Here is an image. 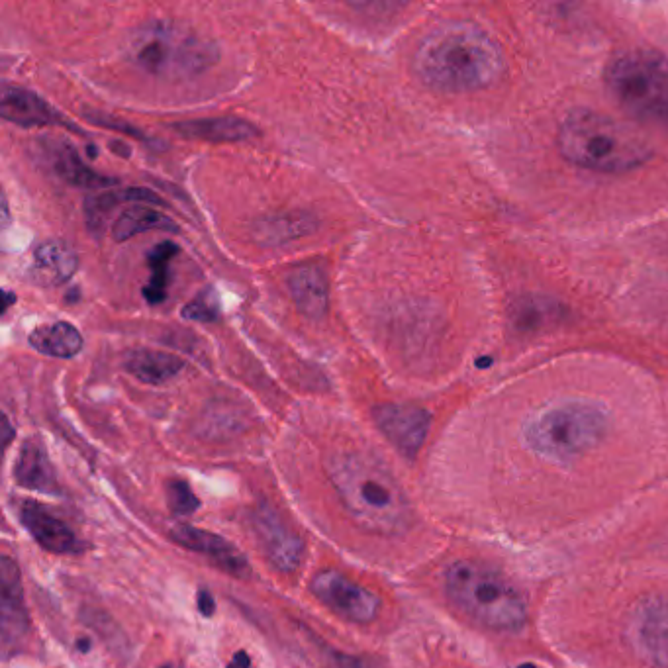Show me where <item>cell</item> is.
I'll return each instance as SVG.
<instances>
[{"label":"cell","instance_id":"4fadbf2b","mask_svg":"<svg viewBox=\"0 0 668 668\" xmlns=\"http://www.w3.org/2000/svg\"><path fill=\"white\" fill-rule=\"evenodd\" d=\"M171 537H173L175 543L183 545L185 549L204 555L210 563H214L224 573L238 576V578H245V576L251 574V567H249L245 555L239 551L238 547H234L228 539H224L216 533L198 529L194 525L179 524L173 527Z\"/></svg>","mask_w":668,"mask_h":668},{"label":"cell","instance_id":"52a82bcc","mask_svg":"<svg viewBox=\"0 0 668 668\" xmlns=\"http://www.w3.org/2000/svg\"><path fill=\"white\" fill-rule=\"evenodd\" d=\"M606 83L633 114L668 126V57L663 53L623 51L608 65Z\"/></svg>","mask_w":668,"mask_h":668},{"label":"cell","instance_id":"7c38bea8","mask_svg":"<svg viewBox=\"0 0 668 668\" xmlns=\"http://www.w3.org/2000/svg\"><path fill=\"white\" fill-rule=\"evenodd\" d=\"M0 116L6 122H12L22 128H42V126H65L75 134H83L75 124L65 120L48 100L34 91L6 85L0 95Z\"/></svg>","mask_w":668,"mask_h":668},{"label":"cell","instance_id":"30bf717a","mask_svg":"<svg viewBox=\"0 0 668 668\" xmlns=\"http://www.w3.org/2000/svg\"><path fill=\"white\" fill-rule=\"evenodd\" d=\"M373 418L382 435L406 459H414L418 455L430 430V414L424 408L408 404H381L373 410Z\"/></svg>","mask_w":668,"mask_h":668},{"label":"cell","instance_id":"83f0119b","mask_svg":"<svg viewBox=\"0 0 668 668\" xmlns=\"http://www.w3.org/2000/svg\"><path fill=\"white\" fill-rule=\"evenodd\" d=\"M167 502H169V508L175 516H191L200 506V500L196 498L189 482H185V480H171L169 482Z\"/></svg>","mask_w":668,"mask_h":668},{"label":"cell","instance_id":"484cf974","mask_svg":"<svg viewBox=\"0 0 668 668\" xmlns=\"http://www.w3.org/2000/svg\"><path fill=\"white\" fill-rule=\"evenodd\" d=\"M124 200V192L122 191H104L98 192L95 196H89L85 200V216H87V224L89 230L93 234H100L102 228L106 226V220L110 216V212Z\"/></svg>","mask_w":668,"mask_h":668},{"label":"cell","instance_id":"ac0fdd59","mask_svg":"<svg viewBox=\"0 0 668 668\" xmlns=\"http://www.w3.org/2000/svg\"><path fill=\"white\" fill-rule=\"evenodd\" d=\"M49 165L59 179H63L71 187L81 189H108L118 185L116 179L100 175L93 171L77 153V149L67 142H53L46 145Z\"/></svg>","mask_w":668,"mask_h":668},{"label":"cell","instance_id":"d6986e66","mask_svg":"<svg viewBox=\"0 0 668 668\" xmlns=\"http://www.w3.org/2000/svg\"><path fill=\"white\" fill-rule=\"evenodd\" d=\"M173 130L183 138L210 142V144H236L255 138L257 128L238 116H220V118H200L189 122L173 124Z\"/></svg>","mask_w":668,"mask_h":668},{"label":"cell","instance_id":"cb8c5ba5","mask_svg":"<svg viewBox=\"0 0 668 668\" xmlns=\"http://www.w3.org/2000/svg\"><path fill=\"white\" fill-rule=\"evenodd\" d=\"M149 230H159V232H179V226L159 212L157 208L145 206V204H136L126 208L114 222L112 226V238L116 241H128L136 238L138 234H144Z\"/></svg>","mask_w":668,"mask_h":668},{"label":"cell","instance_id":"8992f818","mask_svg":"<svg viewBox=\"0 0 668 668\" xmlns=\"http://www.w3.org/2000/svg\"><path fill=\"white\" fill-rule=\"evenodd\" d=\"M610 428L604 410L588 402L553 406L531 420L525 441L539 457L551 461H573L602 443Z\"/></svg>","mask_w":668,"mask_h":668},{"label":"cell","instance_id":"7402d4cb","mask_svg":"<svg viewBox=\"0 0 668 668\" xmlns=\"http://www.w3.org/2000/svg\"><path fill=\"white\" fill-rule=\"evenodd\" d=\"M30 345L48 357L55 359H71L83 349V335L69 322H53L46 326H38L30 337Z\"/></svg>","mask_w":668,"mask_h":668},{"label":"cell","instance_id":"7a4b0ae2","mask_svg":"<svg viewBox=\"0 0 668 668\" xmlns=\"http://www.w3.org/2000/svg\"><path fill=\"white\" fill-rule=\"evenodd\" d=\"M557 142L567 161L596 173H627L645 165L653 155L641 132L586 108L573 110L563 120Z\"/></svg>","mask_w":668,"mask_h":668},{"label":"cell","instance_id":"e575fe53","mask_svg":"<svg viewBox=\"0 0 668 668\" xmlns=\"http://www.w3.org/2000/svg\"><path fill=\"white\" fill-rule=\"evenodd\" d=\"M161 668H179V667H175V665H165V667H161Z\"/></svg>","mask_w":668,"mask_h":668},{"label":"cell","instance_id":"f1b7e54d","mask_svg":"<svg viewBox=\"0 0 668 668\" xmlns=\"http://www.w3.org/2000/svg\"><path fill=\"white\" fill-rule=\"evenodd\" d=\"M198 610H200V614L206 616V618L214 616L216 602H214V596H212L206 588H202V590L198 592Z\"/></svg>","mask_w":668,"mask_h":668},{"label":"cell","instance_id":"d4e9b609","mask_svg":"<svg viewBox=\"0 0 668 668\" xmlns=\"http://www.w3.org/2000/svg\"><path fill=\"white\" fill-rule=\"evenodd\" d=\"M177 253H179V247L169 239L157 243L149 251L147 263L151 269V279H149V285L144 287L145 300L149 304L165 302L167 287H169V265Z\"/></svg>","mask_w":668,"mask_h":668},{"label":"cell","instance_id":"836d02e7","mask_svg":"<svg viewBox=\"0 0 668 668\" xmlns=\"http://www.w3.org/2000/svg\"><path fill=\"white\" fill-rule=\"evenodd\" d=\"M79 647L83 649V653H87V651H89V641H81V643H79Z\"/></svg>","mask_w":668,"mask_h":668},{"label":"cell","instance_id":"5bb4252c","mask_svg":"<svg viewBox=\"0 0 668 668\" xmlns=\"http://www.w3.org/2000/svg\"><path fill=\"white\" fill-rule=\"evenodd\" d=\"M30 621L24 604V590L16 563L2 555L0 559V635L2 649L8 651L28 633Z\"/></svg>","mask_w":668,"mask_h":668},{"label":"cell","instance_id":"4316f807","mask_svg":"<svg viewBox=\"0 0 668 668\" xmlns=\"http://www.w3.org/2000/svg\"><path fill=\"white\" fill-rule=\"evenodd\" d=\"M183 316L192 322H216L220 318V304L216 292L212 288L202 290L183 308Z\"/></svg>","mask_w":668,"mask_h":668},{"label":"cell","instance_id":"9c48e42d","mask_svg":"<svg viewBox=\"0 0 668 668\" xmlns=\"http://www.w3.org/2000/svg\"><path fill=\"white\" fill-rule=\"evenodd\" d=\"M251 524L263 553L281 573H294L302 565L304 543L277 510L269 504L257 506L251 512Z\"/></svg>","mask_w":668,"mask_h":668},{"label":"cell","instance_id":"d590c367","mask_svg":"<svg viewBox=\"0 0 668 668\" xmlns=\"http://www.w3.org/2000/svg\"><path fill=\"white\" fill-rule=\"evenodd\" d=\"M520 668H537V667H533V665H524V667H520Z\"/></svg>","mask_w":668,"mask_h":668},{"label":"cell","instance_id":"f546056e","mask_svg":"<svg viewBox=\"0 0 668 668\" xmlns=\"http://www.w3.org/2000/svg\"><path fill=\"white\" fill-rule=\"evenodd\" d=\"M337 668H369L363 661L355 659V657H347V655H339L337 657Z\"/></svg>","mask_w":668,"mask_h":668},{"label":"cell","instance_id":"277c9868","mask_svg":"<svg viewBox=\"0 0 668 668\" xmlns=\"http://www.w3.org/2000/svg\"><path fill=\"white\" fill-rule=\"evenodd\" d=\"M128 55L147 75L179 81L208 71L218 61V49L175 20H151L128 42Z\"/></svg>","mask_w":668,"mask_h":668},{"label":"cell","instance_id":"6da1fadb","mask_svg":"<svg viewBox=\"0 0 668 668\" xmlns=\"http://www.w3.org/2000/svg\"><path fill=\"white\" fill-rule=\"evenodd\" d=\"M414 67L424 85L441 93L478 91L500 79L504 55L494 38L477 24L451 20L422 40Z\"/></svg>","mask_w":668,"mask_h":668},{"label":"cell","instance_id":"8fae6325","mask_svg":"<svg viewBox=\"0 0 668 668\" xmlns=\"http://www.w3.org/2000/svg\"><path fill=\"white\" fill-rule=\"evenodd\" d=\"M631 635L643 657L668 667V596H653L637 608Z\"/></svg>","mask_w":668,"mask_h":668},{"label":"cell","instance_id":"ffe728a7","mask_svg":"<svg viewBox=\"0 0 668 668\" xmlns=\"http://www.w3.org/2000/svg\"><path fill=\"white\" fill-rule=\"evenodd\" d=\"M14 480L18 486L26 490L51 494V496L61 494V486L57 482V475L49 461L48 453L36 441H26L20 447V453L14 465Z\"/></svg>","mask_w":668,"mask_h":668},{"label":"cell","instance_id":"3957f363","mask_svg":"<svg viewBox=\"0 0 668 668\" xmlns=\"http://www.w3.org/2000/svg\"><path fill=\"white\" fill-rule=\"evenodd\" d=\"M328 473L343 506L359 524L381 533H394L406 524L404 492L377 459L343 451L330 459Z\"/></svg>","mask_w":668,"mask_h":668},{"label":"cell","instance_id":"e0dca14e","mask_svg":"<svg viewBox=\"0 0 668 668\" xmlns=\"http://www.w3.org/2000/svg\"><path fill=\"white\" fill-rule=\"evenodd\" d=\"M79 269L75 249L61 239H49L36 247L30 263V275L44 287H59L67 283Z\"/></svg>","mask_w":668,"mask_h":668},{"label":"cell","instance_id":"4dcf8cb0","mask_svg":"<svg viewBox=\"0 0 668 668\" xmlns=\"http://www.w3.org/2000/svg\"><path fill=\"white\" fill-rule=\"evenodd\" d=\"M230 668H251V659H249V655L243 653V651L236 653V657H234V661H232Z\"/></svg>","mask_w":668,"mask_h":668},{"label":"cell","instance_id":"1f68e13d","mask_svg":"<svg viewBox=\"0 0 668 668\" xmlns=\"http://www.w3.org/2000/svg\"><path fill=\"white\" fill-rule=\"evenodd\" d=\"M12 437V428H10V422L8 418H4V443H8Z\"/></svg>","mask_w":668,"mask_h":668},{"label":"cell","instance_id":"ba28073f","mask_svg":"<svg viewBox=\"0 0 668 668\" xmlns=\"http://www.w3.org/2000/svg\"><path fill=\"white\" fill-rule=\"evenodd\" d=\"M312 594L339 618L355 623H371L381 610V600L371 590L335 571L316 574Z\"/></svg>","mask_w":668,"mask_h":668},{"label":"cell","instance_id":"44dd1931","mask_svg":"<svg viewBox=\"0 0 668 668\" xmlns=\"http://www.w3.org/2000/svg\"><path fill=\"white\" fill-rule=\"evenodd\" d=\"M126 371L145 384H163L173 381L183 369L185 361L173 353L159 349H134L124 359Z\"/></svg>","mask_w":668,"mask_h":668},{"label":"cell","instance_id":"2e32d148","mask_svg":"<svg viewBox=\"0 0 668 668\" xmlns=\"http://www.w3.org/2000/svg\"><path fill=\"white\" fill-rule=\"evenodd\" d=\"M287 287L294 306L310 320H322L330 308V285L320 265L308 263L288 273Z\"/></svg>","mask_w":668,"mask_h":668},{"label":"cell","instance_id":"9a60e30c","mask_svg":"<svg viewBox=\"0 0 668 668\" xmlns=\"http://www.w3.org/2000/svg\"><path fill=\"white\" fill-rule=\"evenodd\" d=\"M18 518L26 531L49 553L73 555L81 551V543L75 531L57 516H53L46 506L24 500L18 506Z\"/></svg>","mask_w":668,"mask_h":668},{"label":"cell","instance_id":"d6a6232c","mask_svg":"<svg viewBox=\"0 0 668 668\" xmlns=\"http://www.w3.org/2000/svg\"><path fill=\"white\" fill-rule=\"evenodd\" d=\"M10 302H14V296H12L10 292H4V306H2V312L8 310V304H10Z\"/></svg>","mask_w":668,"mask_h":668},{"label":"cell","instance_id":"603a6c76","mask_svg":"<svg viewBox=\"0 0 668 668\" xmlns=\"http://www.w3.org/2000/svg\"><path fill=\"white\" fill-rule=\"evenodd\" d=\"M316 230V222L306 212H285L261 218L253 234L263 245H285L292 239L304 238Z\"/></svg>","mask_w":668,"mask_h":668},{"label":"cell","instance_id":"5b68a950","mask_svg":"<svg viewBox=\"0 0 668 668\" xmlns=\"http://www.w3.org/2000/svg\"><path fill=\"white\" fill-rule=\"evenodd\" d=\"M445 590L451 602L471 620L494 631L524 627V596L502 574L475 561H457L445 573Z\"/></svg>","mask_w":668,"mask_h":668}]
</instances>
